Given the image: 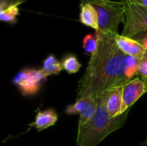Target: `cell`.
Returning a JSON list of instances; mask_svg holds the SVG:
<instances>
[{
    "label": "cell",
    "instance_id": "cell-16",
    "mask_svg": "<svg viewBox=\"0 0 147 146\" xmlns=\"http://www.w3.org/2000/svg\"><path fill=\"white\" fill-rule=\"evenodd\" d=\"M97 44H98V37L96 34H90L85 35L82 42L84 51L87 54H90V55H92L96 50Z\"/></svg>",
    "mask_w": 147,
    "mask_h": 146
},
{
    "label": "cell",
    "instance_id": "cell-1",
    "mask_svg": "<svg viewBox=\"0 0 147 146\" xmlns=\"http://www.w3.org/2000/svg\"><path fill=\"white\" fill-rule=\"evenodd\" d=\"M97 48L90 56L88 66L78 82V96H91L96 99L107 90L125 85L128 80L125 75L126 55L115 42L117 34L96 31Z\"/></svg>",
    "mask_w": 147,
    "mask_h": 146
},
{
    "label": "cell",
    "instance_id": "cell-5",
    "mask_svg": "<svg viewBox=\"0 0 147 146\" xmlns=\"http://www.w3.org/2000/svg\"><path fill=\"white\" fill-rule=\"evenodd\" d=\"M47 79V77L40 69L27 67L20 70L15 75L12 83L23 96L32 97L38 94Z\"/></svg>",
    "mask_w": 147,
    "mask_h": 146
},
{
    "label": "cell",
    "instance_id": "cell-18",
    "mask_svg": "<svg viewBox=\"0 0 147 146\" xmlns=\"http://www.w3.org/2000/svg\"><path fill=\"white\" fill-rule=\"evenodd\" d=\"M25 0H0V10L11 5V4H21Z\"/></svg>",
    "mask_w": 147,
    "mask_h": 146
},
{
    "label": "cell",
    "instance_id": "cell-3",
    "mask_svg": "<svg viewBox=\"0 0 147 146\" xmlns=\"http://www.w3.org/2000/svg\"><path fill=\"white\" fill-rule=\"evenodd\" d=\"M91 4L98 15V30L118 34L120 23L124 22L125 9L121 1L115 0H80Z\"/></svg>",
    "mask_w": 147,
    "mask_h": 146
},
{
    "label": "cell",
    "instance_id": "cell-9",
    "mask_svg": "<svg viewBox=\"0 0 147 146\" xmlns=\"http://www.w3.org/2000/svg\"><path fill=\"white\" fill-rule=\"evenodd\" d=\"M123 86H118L108 90L106 108L111 118H115L121 114Z\"/></svg>",
    "mask_w": 147,
    "mask_h": 146
},
{
    "label": "cell",
    "instance_id": "cell-17",
    "mask_svg": "<svg viewBox=\"0 0 147 146\" xmlns=\"http://www.w3.org/2000/svg\"><path fill=\"white\" fill-rule=\"evenodd\" d=\"M138 74L140 76V77L147 79V56L140 61Z\"/></svg>",
    "mask_w": 147,
    "mask_h": 146
},
{
    "label": "cell",
    "instance_id": "cell-13",
    "mask_svg": "<svg viewBox=\"0 0 147 146\" xmlns=\"http://www.w3.org/2000/svg\"><path fill=\"white\" fill-rule=\"evenodd\" d=\"M62 69L69 74H75L78 72L82 67V64L79 62L76 55L69 53L65 55L61 60Z\"/></svg>",
    "mask_w": 147,
    "mask_h": 146
},
{
    "label": "cell",
    "instance_id": "cell-7",
    "mask_svg": "<svg viewBox=\"0 0 147 146\" xmlns=\"http://www.w3.org/2000/svg\"><path fill=\"white\" fill-rule=\"evenodd\" d=\"M96 109V99L91 96L77 98L76 102L65 108L67 114H79L78 126L87 123L94 115Z\"/></svg>",
    "mask_w": 147,
    "mask_h": 146
},
{
    "label": "cell",
    "instance_id": "cell-8",
    "mask_svg": "<svg viewBox=\"0 0 147 146\" xmlns=\"http://www.w3.org/2000/svg\"><path fill=\"white\" fill-rule=\"evenodd\" d=\"M115 42L119 49L125 55L135 57L139 60H141L146 56V51L141 43L132 37L117 34L115 36Z\"/></svg>",
    "mask_w": 147,
    "mask_h": 146
},
{
    "label": "cell",
    "instance_id": "cell-10",
    "mask_svg": "<svg viewBox=\"0 0 147 146\" xmlns=\"http://www.w3.org/2000/svg\"><path fill=\"white\" fill-rule=\"evenodd\" d=\"M58 114L53 108L40 110L35 115L33 126L38 132L53 126L58 121Z\"/></svg>",
    "mask_w": 147,
    "mask_h": 146
},
{
    "label": "cell",
    "instance_id": "cell-6",
    "mask_svg": "<svg viewBox=\"0 0 147 146\" xmlns=\"http://www.w3.org/2000/svg\"><path fill=\"white\" fill-rule=\"evenodd\" d=\"M146 93H147V79L135 77L129 80L122 89L121 114L127 112Z\"/></svg>",
    "mask_w": 147,
    "mask_h": 146
},
{
    "label": "cell",
    "instance_id": "cell-12",
    "mask_svg": "<svg viewBox=\"0 0 147 146\" xmlns=\"http://www.w3.org/2000/svg\"><path fill=\"white\" fill-rule=\"evenodd\" d=\"M41 71L47 77L51 75H59L62 69L61 62H59L53 54H49L42 62Z\"/></svg>",
    "mask_w": 147,
    "mask_h": 146
},
{
    "label": "cell",
    "instance_id": "cell-20",
    "mask_svg": "<svg viewBox=\"0 0 147 146\" xmlns=\"http://www.w3.org/2000/svg\"><path fill=\"white\" fill-rule=\"evenodd\" d=\"M132 1L136 3H139V4H141L143 6L147 7V0H132Z\"/></svg>",
    "mask_w": 147,
    "mask_h": 146
},
{
    "label": "cell",
    "instance_id": "cell-21",
    "mask_svg": "<svg viewBox=\"0 0 147 146\" xmlns=\"http://www.w3.org/2000/svg\"><path fill=\"white\" fill-rule=\"evenodd\" d=\"M140 146H147V139H146V140H145V141H144Z\"/></svg>",
    "mask_w": 147,
    "mask_h": 146
},
{
    "label": "cell",
    "instance_id": "cell-11",
    "mask_svg": "<svg viewBox=\"0 0 147 146\" xmlns=\"http://www.w3.org/2000/svg\"><path fill=\"white\" fill-rule=\"evenodd\" d=\"M79 21L84 25L98 30V15L96 9L88 3L80 2Z\"/></svg>",
    "mask_w": 147,
    "mask_h": 146
},
{
    "label": "cell",
    "instance_id": "cell-2",
    "mask_svg": "<svg viewBox=\"0 0 147 146\" xmlns=\"http://www.w3.org/2000/svg\"><path fill=\"white\" fill-rule=\"evenodd\" d=\"M107 96L108 90L96 98L94 115L87 123L78 126L77 146H96L127 122L130 109L115 118H111L106 108Z\"/></svg>",
    "mask_w": 147,
    "mask_h": 146
},
{
    "label": "cell",
    "instance_id": "cell-15",
    "mask_svg": "<svg viewBox=\"0 0 147 146\" xmlns=\"http://www.w3.org/2000/svg\"><path fill=\"white\" fill-rule=\"evenodd\" d=\"M140 61L138 59L133 56H127L126 55L125 59V75L127 80H131L134 78L135 75L138 74V69H139V64Z\"/></svg>",
    "mask_w": 147,
    "mask_h": 146
},
{
    "label": "cell",
    "instance_id": "cell-4",
    "mask_svg": "<svg viewBox=\"0 0 147 146\" xmlns=\"http://www.w3.org/2000/svg\"><path fill=\"white\" fill-rule=\"evenodd\" d=\"M124 4L125 18L122 35L134 37L147 31V7L132 0H121Z\"/></svg>",
    "mask_w": 147,
    "mask_h": 146
},
{
    "label": "cell",
    "instance_id": "cell-14",
    "mask_svg": "<svg viewBox=\"0 0 147 146\" xmlns=\"http://www.w3.org/2000/svg\"><path fill=\"white\" fill-rule=\"evenodd\" d=\"M19 15V4H11L0 10V22L14 23Z\"/></svg>",
    "mask_w": 147,
    "mask_h": 146
},
{
    "label": "cell",
    "instance_id": "cell-19",
    "mask_svg": "<svg viewBox=\"0 0 147 146\" xmlns=\"http://www.w3.org/2000/svg\"><path fill=\"white\" fill-rule=\"evenodd\" d=\"M134 39L135 40H140V39H147V31L146 32H143V33H140L137 35H135L134 37H133Z\"/></svg>",
    "mask_w": 147,
    "mask_h": 146
}]
</instances>
